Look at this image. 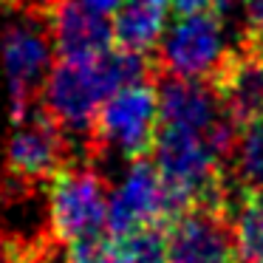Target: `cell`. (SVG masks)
<instances>
[{
	"label": "cell",
	"mask_w": 263,
	"mask_h": 263,
	"mask_svg": "<svg viewBox=\"0 0 263 263\" xmlns=\"http://www.w3.org/2000/svg\"><path fill=\"white\" fill-rule=\"evenodd\" d=\"M223 110L238 125L263 119V54L252 48H227L210 80Z\"/></svg>",
	"instance_id": "cell-8"
},
{
	"label": "cell",
	"mask_w": 263,
	"mask_h": 263,
	"mask_svg": "<svg viewBox=\"0 0 263 263\" xmlns=\"http://www.w3.org/2000/svg\"><path fill=\"white\" fill-rule=\"evenodd\" d=\"M68 164V136L37 105L29 119L17 122L6 144V167L20 184L51 181L54 173Z\"/></svg>",
	"instance_id": "cell-7"
},
{
	"label": "cell",
	"mask_w": 263,
	"mask_h": 263,
	"mask_svg": "<svg viewBox=\"0 0 263 263\" xmlns=\"http://www.w3.org/2000/svg\"><path fill=\"white\" fill-rule=\"evenodd\" d=\"M88 9H93V12H99V14H110V12H116V9L125 3V0H82Z\"/></svg>",
	"instance_id": "cell-17"
},
{
	"label": "cell",
	"mask_w": 263,
	"mask_h": 263,
	"mask_svg": "<svg viewBox=\"0 0 263 263\" xmlns=\"http://www.w3.org/2000/svg\"><path fill=\"white\" fill-rule=\"evenodd\" d=\"M68 263H130V260H127L119 243H105L99 238L74 246V252L68 255Z\"/></svg>",
	"instance_id": "cell-15"
},
{
	"label": "cell",
	"mask_w": 263,
	"mask_h": 263,
	"mask_svg": "<svg viewBox=\"0 0 263 263\" xmlns=\"http://www.w3.org/2000/svg\"><path fill=\"white\" fill-rule=\"evenodd\" d=\"M0 60L9 77L12 122L29 119L37 110L40 82L51 68V31L46 26H9L0 34Z\"/></svg>",
	"instance_id": "cell-5"
},
{
	"label": "cell",
	"mask_w": 263,
	"mask_h": 263,
	"mask_svg": "<svg viewBox=\"0 0 263 263\" xmlns=\"http://www.w3.org/2000/svg\"><path fill=\"white\" fill-rule=\"evenodd\" d=\"M227 170L235 187L246 193H263V119L240 125Z\"/></svg>",
	"instance_id": "cell-13"
},
{
	"label": "cell",
	"mask_w": 263,
	"mask_h": 263,
	"mask_svg": "<svg viewBox=\"0 0 263 263\" xmlns=\"http://www.w3.org/2000/svg\"><path fill=\"white\" fill-rule=\"evenodd\" d=\"M232 0H173V9L178 14H195V12H229Z\"/></svg>",
	"instance_id": "cell-16"
},
{
	"label": "cell",
	"mask_w": 263,
	"mask_h": 263,
	"mask_svg": "<svg viewBox=\"0 0 263 263\" xmlns=\"http://www.w3.org/2000/svg\"><path fill=\"white\" fill-rule=\"evenodd\" d=\"M187 206L164 184L150 159H130L119 181L108 190V232L116 240L147 227H161Z\"/></svg>",
	"instance_id": "cell-3"
},
{
	"label": "cell",
	"mask_w": 263,
	"mask_h": 263,
	"mask_svg": "<svg viewBox=\"0 0 263 263\" xmlns=\"http://www.w3.org/2000/svg\"><path fill=\"white\" fill-rule=\"evenodd\" d=\"M51 43L57 57H93L114 46V26L82 0H63L51 17Z\"/></svg>",
	"instance_id": "cell-10"
},
{
	"label": "cell",
	"mask_w": 263,
	"mask_h": 263,
	"mask_svg": "<svg viewBox=\"0 0 263 263\" xmlns=\"http://www.w3.org/2000/svg\"><path fill=\"white\" fill-rule=\"evenodd\" d=\"M235 263H263V193L235 190L229 201Z\"/></svg>",
	"instance_id": "cell-12"
},
{
	"label": "cell",
	"mask_w": 263,
	"mask_h": 263,
	"mask_svg": "<svg viewBox=\"0 0 263 263\" xmlns=\"http://www.w3.org/2000/svg\"><path fill=\"white\" fill-rule=\"evenodd\" d=\"M227 54L223 46V23L218 12L181 14L159 46L150 51L153 80L161 74L187 77V80H210Z\"/></svg>",
	"instance_id": "cell-4"
},
{
	"label": "cell",
	"mask_w": 263,
	"mask_h": 263,
	"mask_svg": "<svg viewBox=\"0 0 263 263\" xmlns=\"http://www.w3.org/2000/svg\"><path fill=\"white\" fill-rule=\"evenodd\" d=\"M167 263H235L229 215L218 206L195 204L167 221Z\"/></svg>",
	"instance_id": "cell-6"
},
{
	"label": "cell",
	"mask_w": 263,
	"mask_h": 263,
	"mask_svg": "<svg viewBox=\"0 0 263 263\" xmlns=\"http://www.w3.org/2000/svg\"><path fill=\"white\" fill-rule=\"evenodd\" d=\"M110 26H114L116 48L150 54L164 34V9L139 3V0H127L116 9V17L110 20Z\"/></svg>",
	"instance_id": "cell-11"
},
{
	"label": "cell",
	"mask_w": 263,
	"mask_h": 263,
	"mask_svg": "<svg viewBox=\"0 0 263 263\" xmlns=\"http://www.w3.org/2000/svg\"><path fill=\"white\" fill-rule=\"evenodd\" d=\"M159 91V119L161 125H178L187 130L210 133L218 122L227 119L215 88L206 80H187V77H156Z\"/></svg>",
	"instance_id": "cell-9"
},
{
	"label": "cell",
	"mask_w": 263,
	"mask_h": 263,
	"mask_svg": "<svg viewBox=\"0 0 263 263\" xmlns=\"http://www.w3.org/2000/svg\"><path fill=\"white\" fill-rule=\"evenodd\" d=\"M139 3H150V6H161V9H167V3H170V0H139Z\"/></svg>",
	"instance_id": "cell-18"
},
{
	"label": "cell",
	"mask_w": 263,
	"mask_h": 263,
	"mask_svg": "<svg viewBox=\"0 0 263 263\" xmlns=\"http://www.w3.org/2000/svg\"><path fill=\"white\" fill-rule=\"evenodd\" d=\"M108 184L93 167L65 164L48 181V223L65 246L99 240L108 232Z\"/></svg>",
	"instance_id": "cell-2"
},
{
	"label": "cell",
	"mask_w": 263,
	"mask_h": 263,
	"mask_svg": "<svg viewBox=\"0 0 263 263\" xmlns=\"http://www.w3.org/2000/svg\"><path fill=\"white\" fill-rule=\"evenodd\" d=\"M159 91L150 80L114 91L102 102L91 127L88 150L93 156L114 153L122 159H142L153 150L159 133Z\"/></svg>",
	"instance_id": "cell-1"
},
{
	"label": "cell",
	"mask_w": 263,
	"mask_h": 263,
	"mask_svg": "<svg viewBox=\"0 0 263 263\" xmlns=\"http://www.w3.org/2000/svg\"><path fill=\"white\" fill-rule=\"evenodd\" d=\"M116 243L127 255L130 263H167V249H164V229L161 227H147L139 232L119 238Z\"/></svg>",
	"instance_id": "cell-14"
}]
</instances>
